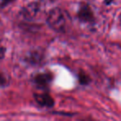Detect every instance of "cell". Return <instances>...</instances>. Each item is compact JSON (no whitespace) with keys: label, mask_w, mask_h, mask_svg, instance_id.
I'll list each match as a JSON object with an SVG mask.
<instances>
[{"label":"cell","mask_w":121,"mask_h":121,"mask_svg":"<svg viewBox=\"0 0 121 121\" xmlns=\"http://www.w3.org/2000/svg\"><path fill=\"white\" fill-rule=\"evenodd\" d=\"M47 22L52 29L57 31H63L70 22L69 15L61 8H54L49 13Z\"/></svg>","instance_id":"obj_1"},{"label":"cell","mask_w":121,"mask_h":121,"mask_svg":"<svg viewBox=\"0 0 121 121\" xmlns=\"http://www.w3.org/2000/svg\"><path fill=\"white\" fill-rule=\"evenodd\" d=\"M52 80V75L50 73L38 74L34 78V82L39 87H47Z\"/></svg>","instance_id":"obj_2"},{"label":"cell","mask_w":121,"mask_h":121,"mask_svg":"<svg viewBox=\"0 0 121 121\" xmlns=\"http://www.w3.org/2000/svg\"><path fill=\"white\" fill-rule=\"evenodd\" d=\"M36 100L37 101V103L39 105H41L42 106H47L51 107L54 105V100L48 94H39L36 95Z\"/></svg>","instance_id":"obj_3"},{"label":"cell","mask_w":121,"mask_h":121,"mask_svg":"<svg viewBox=\"0 0 121 121\" xmlns=\"http://www.w3.org/2000/svg\"><path fill=\"white\" fill-rule=\"evenodd\" d=\"M78 15H79L80 19H81L82 21L88 22L92 19V13L90 8L88 6H86V5L84 7H81L80 8L79 14Z\"/></svg>","instance_id":"obj_4"},{"label":"cell","mask_w":121,"mask_h":121,"mask_svg":"<svg viewBox=\"0 0 121 121\" xmlns=\"http://www.w3.org/2000/svg\"><path fill=\"white\" fill-rule=\"evenodd\" d=\"M13 1L14 0H0V8H4V7H6L9 3H13Z\"/></svg>","instance_id":"obj_5"},{"label":"cell","mask_w":121,"mask_h":121,"mask_svg":"<svg viewBox=\"0 0 121 121\" xmlns=\"http://www.w3.org/2000/svg\"><path fill=\"white\" fill-rule=\"evenodd\" d=\"M7 84V79L3 75L0 74V86H4Z\"/></svg>","instance_id":"obj_6"},{"label":"cell","mask_w":121,"mask_h":121,"mask_svg":"<svg viewBox=\"0 0 121 121\" xmlns=\"http://www.w3.org/2000/svg\"><path fill=\"white\" fill-rule=\"evenodd\" d=\"M3 51L2 50V48H0V59L3 57Z\"/></svg>","instance_id":"obj_7"},{"label":"cell","mask_w":121,"mask_h":121,"mask_svg":"<svg viewBox=\"0 0 121 121\" xmlns=\"http://www.w3.org/2000/svg\"><path fill=\"white\" fill-rule=\"evenodd\" d=\"M105 1H106V3H110V2L112 1V0H105Z\"/></svg>","instance_id":"obj_8"},{"label":"cell","mask_w":121,"mask_h":121,"mask_svg":"<svg viewBox=\"0 0 121 121\" xmlns=\"http://www.w3.org/2000/svg\"><path fill=\"white\" fill-rule=\"evenodd\" d=\"M120 25H121V14H120Z\"/></svg>","instance_id":"obj_9"}]
</instances>
